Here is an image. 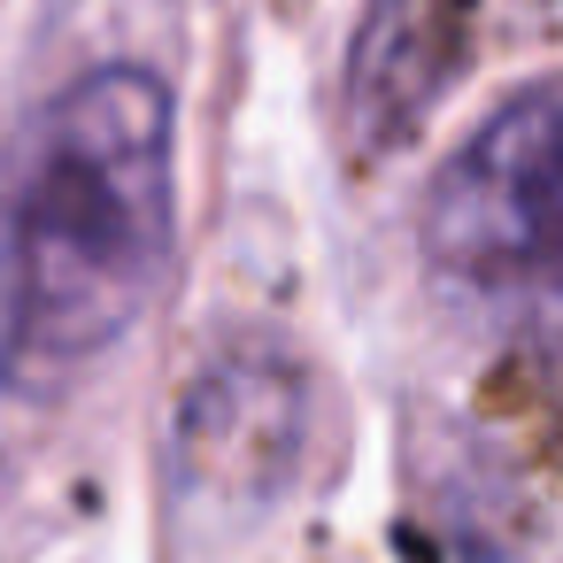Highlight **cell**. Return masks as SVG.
<instances>
[{"label": "cell", "mask_w": 563, "mask_h": 563, "mask_svg": "<svg viewBox=\"0 0 563 563\" xmlns=\"http://www.w3.org/2000/svg\"><path fill=\"white\" fill-rule=\"evenodd\" d=\"M424 255L478 294L563 301V70L448 155L424 194Z\"/></svg>", "instance_id": "2"}, {"label": "cell", "mask_w": 563, "mask_h": 563, "mask_svg": "<svg viewBox=\"0 0 563 563\" xmlns=\"http://www.w3.org/2000/svg\"><path fill=\"white\" fill-rule=\"evenodd\" d=\"M170 86L140 63L63 86L0 186V386L63 394L132 340L170 271Z\"/></svg>", "instance_id": "1"}, {"label": "cell", "mask_w": 563, "mask_h": 563, "mask_svg": "<svg viewBox=\"0 0 563 563\" xmlns=\"http://www.w3.org/2000/svg\"><path fill=\"white\" fill-rule=\"evenodd\" d=\"M478 0H371L347 40V132L355 147L386 155L424 132L440 93L471 55Z\"/></svg>", "instance_id": "3"}]
</instances>
